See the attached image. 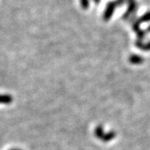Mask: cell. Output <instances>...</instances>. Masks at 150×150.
I'll return each mask as SVG.
<instances>
[{"instance_id":"cell-2","label":"cell","mask_w":150,"mask_h":150,"mask_svg":"<svg viewBox=\"0 0 150 150\" xmlns=\"http://www.w3.org/2000/svg\"><path fill=\"white\" fill-rule=\"evenodd\" d=\"M128 4H129V8L127 10V12L126 13L125 16L127 17L129 15L134 13L135 11L137 8V4H136V0H128Z\"/></svg>"},{"instance_id":"cell-5","label":"cell","mask_w":150,"mask_h":150,"mask_svg":"<svg viewBox=\"0 0 150 150\" xmlns=\"http://www.w3.org/2000/svg\"><path fill=\"white\" fill-rule=\"evenodd\" d=\"M150 21V12H146L144 16H142L139 19V22H149Z\"/></svg>"},{"instance_id":"cell-4","label":"cell","mask_w":150,"mask_h":150,"mask_svg":"<svg viewBox=\"0 0 150 150\" xmlns=\"http://www.w3.org/2000/svg\"><path fill=\"white\" fill-rule=\"evenodd\" d=\"M131 62L133 64H140L142 62V58L139 56H132V57L130 58Z\"/></svg>"},{"instance_id":"cell-8","label":"cell","mask_w":150,"mask_h":150,"mask_svg":"<svg viewBox=\"0 0 150 150\" xmlns=\"http://www.w3.org/2000/svg\"><path fill=\"white\" fill-rule=\"evenodd\" d=\"M148 31H149V32H150V26L148 28Z\"/></svg>"},{"instance_id":"cell-7","label":"cell","mask_w":150,"mask_h":150,"mask_svg":"<svg viewBox=\"0 0 150 150\" xmlns=\"http://www.w3.org/2000/svg\"><path fill=\"white\" fill-rule=\"evenodd\" d=\"M96 3H99V2H100V0H93Z\"/></svg>"},{"instance_id":"cell-3","label":"cell","mask_w":150,"mask_h":150,"mask_svg":"<svg viewBox=\"0 0 150 150\" xmlns=\"http://www.w3.org/2000/svg\"><path fill=\"white\" fill-rule=\"evenodd\" d=\"M12 102V96L7 94H0V103L9 104Z\"/></svg>"},{"instance_id":"cell-1","label":"cell","mask_w":150,"mask_h":150,"mask_svg":"<svg viewBox=\"0 0 150 150\" xmlns=\"http://www.w3.org/2000/svg\"><path fill=\"white\" fill-rule=\"evenodd\" d=\"M125 2V0H116L114 2H109L108 4L107 5V8L105 10L104 15H103V18L104 20L107 21L110 18L112 15L113 14L115 8H117L118 6H121Z\"/></svg>"},{"instance_id":"cell-6","label":"cell","mask_w":150,"mask_h":150,"mask_svg":"<svg viewBox=\"0 0 150 150\" xmlns=\"http://www.w3.org/2000/svg\"><path fill=\"white\" fill-rule=\"evenodd\" d=\"M81 6L83 7L84 9H87L89 7V0H81Z\"/></svg>"}]
</instances>
